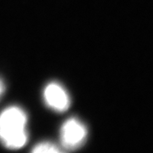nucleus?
Listing matches in <instances>:
<instances>
[{
    "instance_id": "obj_5",
    "label": "nucleus",
    "mask_w": 153,
    "mask_h": 153,
    "mask_svg": "<svg viewBox=\"0 0 153 153\" xmlns=\"http://www.w3.org/2000/svg\"><path fill=\"white\" fill-rule=\"evenodd\" d=\"M4 92V83L0 79V98Z\"/></svg>"
},
{
    "instance_id": "obj_2",
    "label": "nucleus",
    "mask_w": 153,
    "mask_h": 153,
    "mask_svg": "<svg viewBox=\"0 0 153 153\" xmlns=\"http://www.w3.org/2000/svg\"><path fill=\"white\" fill-rule=\"evenodd\" d=\"M87 137L86 127L76 118L66 120L60 129V143L66 151H75L85 142Z\"/></svg>"
},
{
    "instance_id": "obj_3",
    "label": "nucleus",
    "mask_w": 153,
    "mask_h": 153,
    "mask_svg": "<svg viewBox=\"0 0 153 153\" xmlns=\"http://www.w3.org/2000/svg\"><path fill=\"white\" fill-rule=\"evenodd\" d=\"M44 97L46 105L55 111H65L71 104L68 94L57 82H50L46 86Z\"/></svg>"
},
{
    "instance_id": "obj_4",
    "label": "nucleus",
    "mask_w": 153,
    "mask_h": 153,
    "mask_svg": "<svg viewBox=\"0 0 153 153\" xmlns=\"http://www.w3.org/2000/svg\"><path fill=\"white\" fill-rule=\"evenodd\" d=\"M61 150L57 147L55 144L50 142H42L38 144L33 149V152L46 153V152H60Z\"/></svg>"
},
{
    "instance_id": "obj_1",
    "label": "nucleus",
    "mask_w": 153,
    "mask_h": 153,
    "mask_svg": "<svg viewBox=\"0 0 153 153\" xmlns=\"http://www.w3.org/2000/svg\"><path fill=\"white\" fill-rule=\"evenodd\" d=\"M27 117L20 107L11 106L0 114V140L4 146L17 150L26 145L27 134L26 130Z\"/></svg>"
}]
</instances>
